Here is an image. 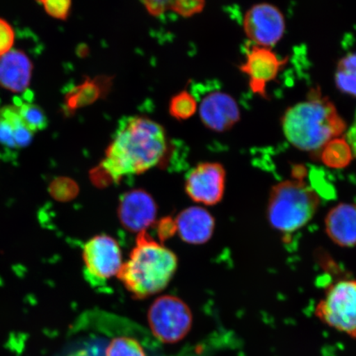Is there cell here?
Wrapping results in <instances>:
<instances>
[{"mask_svg": "<svg viewBox=\"0 0 356 356\" xmlns=\"http://www.w3.org/2000/svg\"><path fill=\"white\" fill-rule=\"evenodd\" d=\"M33 65L24 51L11 50L0 57V86L12 92H24L32 79Z\"/></svg>", "mask_w": 356, "mask_h": 356, "instance_id": "13", "label": "cell"}, {"mask_svg": "<svg viewBox=\"0 0 356 356\" xmlns=\"http://www.w3.org/2000/svg\"><path fill=\"white\" fill-rule=\"evenodd\" d=\"M282 127L284 136L296 148L318 153L329 141L340 137L347 124L335 104L317 87L311 89L304 101L284 111Z\"/></svg>", "mask_w": 356, "mask_h": 356, "instance_id": "2", "label": "cell"}, {"mask_svg": "<svg viewBox=\"0 0 356 356\" xmlns=\"http://www.w3.org/2000/svg\"><path fill=\"white\" fill-rule=\"evenodd\" d=\"M173 0H140L147 12L153 17H160L170 10Z\"/></svg>", "mask_w": 356, "mask_h": 356, "instance_id": "26", "label": "cell"}, {"mask_svg": "<svg viewBox=\"0 0 356 356\" xmlns=\"http://www.w3.org/2000/svg\"><path fill=\"white\" fill-rule=\"evenodd\" d=\"M347 135H348L350 139L353 140L356 144V113L355 122L353 124V126H351V127L349 129L348 132H347Z\"/></svg>", "mask_w": 356, "mask_h": 356, "instance_id": "28", "label": "cell"}, {"mask_svg": "<svg viewBox=\"0 0 356 356\" xmlns=\"http://www.w3.org/2000/svg\"><path fill=\"white\" fill-rule=\"evenodd\" d=\"M83 260L84 277L95 288L105 287L123 265L118 243L106 234L97 235L84 244Z\"/></svg>", "mask_w": 356, "mask_h": 356, "instance_id": "7", "label": "cell"}, {"mask_svg": "<svg viewBox=\"0 0 356 356\" xmlns=\"http://www.w3.org/2000/svg\"><path fill=\"white\" fill-rule=\"evenodd\" d=\"M105 356H146L144 347L135 338H113L106 348Z\"/></svg>", "mask_w": 356, "mask_h": 356, "instance_id": "22", "label": "cell"}, {"mask_svg": "<svg viewBox=\"0 0 356 356\" xmlns=\"http://www.w3.org/2000/svg\"><path fill=\"white\" fill-rule=\"evenodd\" d=\"M15 39V33L12 26L0 19V57L12 50Z\"/></svg>", "mask_w": 356, "mask_h": 356, "instance_id": "25", "label": "cell"}, {"mask_svg": "<svg viewBox=\"0 0 356 356\" xmlns=\"http://www.w3.org/2000/svg\"><path fill=\"white\" fill-rule=\"evenodd\" d=\"M177 231L176 221L171 218H165L160 220L158 225V235L159 238L166 240L175 235Z\"/></svg>", "mask_w": 356, "mask_h": 356, "instance_id": "27", "label": "cell"}, {"mask_svg": "<svg viewBox=\"0 0 356 356\" xmlns=\"http://www.w3.org/2000/svg\"><path fill=\"white\" fill-rule=\"evenodd\" d=\"M225 175L220 163H200L186 175V193L195 202L213 206L224 197Z\"/></svg>", "mask_w": 356, "mask_h": 356, "instance_id": "10", "label": "cell"}, {"mask_svg": "<svg viewBox=\"0 0 356 356\" xmlns=\"http://www.w3.org/2000/svg\"><path fill=\"white\" fill-rule=\"evenodd\" d=\"M215 220L207 210L193 207L179 213L176 220L177 231L186 243L203 244L209 241L215 230Z\"/></svg>", "mask_w": 356, "mask_h": 356, "instance_id": "14", "label": "cell"}, {"mask_svg": "<svg viewBox=\"0 0 356 356\" xmlns=\"http://www.w3.org/2000/svg\"><path fill=\"white\" fill-rule=\"evenodd\" d=\"M197 110V101L188 91L177 93L169 102L168 113L178 121H185L193 118Z\"/></svg>", "mask_w": 356, "mask_h": 356, "instance_id": "20", "label": "cell"}, {"mask_svg": "<svg viewBox=\"0 0 356 356\" xmlns=\"http://www.w3.org/2000/svg\"><path fill=\"white\" fill-rule=\"evenodd\" d=\"M111 86L113 78L106 75L95 78L86 77L66 93L64 100L65 113L72 115L77 111L104 99L110 92Z\"/></svg>", "mask_w": 356, "mask_h": 356, "instance_id": "15", "label": "cell"}, {"mask_svg": "<svg viewBox=\"0 0 356 356\" xmlns=\"http://www.w3.org/2000/svg\"><path fill=\"white\" fill-rule=\"evenodd\" d=\"M323 162L332 168H343L353 159V153L344 138L337 137L325 145L319 152Z\"/></svg>", "mask_w": 356, "mask_h": 356, "instance_id": "19", "label": "cell"}, {"mask_svg": "<svg viewBox=\"0 0 356 356\" xmlns=\"http://www.w3.org/2000/svg\"><path fill=\"white\" fill-rule=\"evenodd\" d=\"M26 127L33 134L44 131L48 127V118L44 111L37 104L19 102L16 105Z\"/></svg>", "mask_w": 356, "mask_h": 356, "instance_id": "21", "label": "cell"}, {"mask_svg": "<svg viewBox=\"0 0 356 356\" xmlns=\"http://www.w3.org/2000/svg\"><path fill=\"white\" fill-rule=\"evenodd\" d=\"M199 106L204 126L216 132H225L241 119L238 102L229 93L216 91L204 97Z\"/></svg>", "mask_w": 356, "mask_h": 356, "instance_id": "12", "label": "cell"}, {"mask_svg": "<svg viewBox=\"0 0 356 356\" xmlns=\"http://www.w3.org/2000/svg\"><path fill=\"white\" fill-rule=\"evenodd\" d=\"M206 6V0H173L170 11L184 17H191L202 13Z\"/></svg>", "mask_w": 356, "mask_h": 356, "instance_id": "24", "label": "cell"}, {"mask_svg": "<svg viewBox=\"0 0 356 356\" xmlns=\"http://www.w3.org/2000/svg\"><path fill=\"white\" fill-rule=\"evenodd\" d=\"M177 264L175 253L142 232L118 277L133 297L145 299L168 286Z\"/></svg>", "mask_w": 356, "mask_h": 356, "instance_id": "3", "label": "cell"}, {"mask_svg": "<svg viewBox=\"0 0 356 356\" xmlns=\"http://www.w3.org/2000/svg\"><path fill=\"white\" fill-rule=\"evenodd\" d=\"M316 314L329 327L356 338V280H340L329 286Z\"/></svg>", "mask_w": 356, "mask_h": 356, "instance_id": "5", "label": "cell"}, {"mask_svg": "<svg viewBox=\"0 0 356 356\" xmlns=\"http://www.w3.org/2000/svg\"><path fill=\"white\" fill-rule=\"evenodd\" d=\"M33 139V133L26 127L16 105L0 108V145L10 149H24Z\"/></svg>", "mask_w": 356, "mask_h": 356, "instance_id": "17", "label": "cell"}, {"mask_svg": "<svg viewBox=\"0 0 356 356\" xmlns=\"http://www.w3.org/2000/svg\"><path fill=\"white\" fill-rule=\"evenodd\" d=\"M319 204L317 193L304 181H284L270 191L267 219L280 232L293 233L308 224Z\"/></svg>", "mask_w": 356, "mask_h": 356, "instance_id": "4", "label": "cell"}, {"mask_svg": "<svg viewBox=\"0 0 356 356\" xmlns=\"http://www.w3.org/2000/svg\"><path fill=\"white\" fill-rule=\"evenodd\" d=\"M243 26L253 44L271 48L282 41L286 24L278 7L270 3H258L245 13Z\"/></svg>", "mask_w": 356, "mask_h": 356, "instance_id": "8", "label": "cell"}, {"mask_svg": "<svg viewBox=\"0 0 356 356\" xmlns=\"http://www.w3.org/2000/svg\"><path fill=\"white\" fill-rule=\"evenodd\" d=\"M153 335L163 343H177L188 335L193 315L188 305L179 298L164 296L155 300L148 312Z\"/></svg>", "mask_w": 356, "mask_h": 356, "instance_id": "6", "label": "cell"}, {"mask_svg": "<svg viewBox=\"0 0 356 356\" xmlns=\"http://www.w3.org/2000/svg\"><path fill=\"white\" fill-rule=\"evenodd\" d=\"M168 151L165 129L145 115L120 122L95 178L118 184L124 177L141 175L162 161Z\"/></svg>", "mask_w": 356, "mask_h": 356, "instance_id": "1", "label": "cell"}, {"mask_svg": "<svg viewBox=\"0 0 356 356\" xmlns=\"http://www.w3.org/2000/svg\"><path fill=\"white\" fill-rule=\"evenodd\" d=\"M157 204L147 191H127L120 198L118 216L124 228L131 232H145L157 216Z\"/></svg>", "mask_w": 356, "mask_h": 356, "instance_id": "11", "label": "cell"}, {"mask_svg": "<svg viewBox=\"0 0 356 356\" xmlns=\"http://www.w3.org/2000/svg\"><path fill=\"white\" fill-rule=\"evenodd\" d=\"M335 83L341 92L356 97V52L348 53L338 61Z\"/></svg>", "mask_w": 356, "mask_h": 356, "instance_id": "18", "label": "cell"}, {"mask_svg": "<svg viewBox=\"0 0 356 356\" xmlns=\"http://www.w3.org/2000/svg\"><path fill=\"white\" fill-rule=\"evenodd\" d=\"M288 61V56L282 59L271 48L252 44L248 48L245 60L238 68L247 75L251 91L262 99H268L267 86L277 79Z\"/></svg>", "mask_w": 356, "mask_h": 356, "instance_id": "9", "label": "cell"}, {"mask_svg": "<svg viewBox=\"0 0 356 356\" xmlns=\"http://www.w3.org/2000/svg\"><path fill=\"white\" fill-rule=\"evenodd\" d=\"M44 12L53 19L65 21L69 19L73 0H35Z\"/></svg>", "mask_w": 356, "mask_h": 356, "instance_id": "23", "label": "cell"}, {"mask_svg": "<svg viewBox=\"0 0 356 356\" xmlns=\"http://www.w3.org/2000/svg\"><path fill=\"white\" fill-rule=\"evenodd\" d=\"M326 232L334 243L350 248L356 245V204L342 203L332 209L325 220Z\"/></svg>", "mask_w": 356, "mask_h": 356, "instance_id": "16", "label": "cell"}]
</instances>
